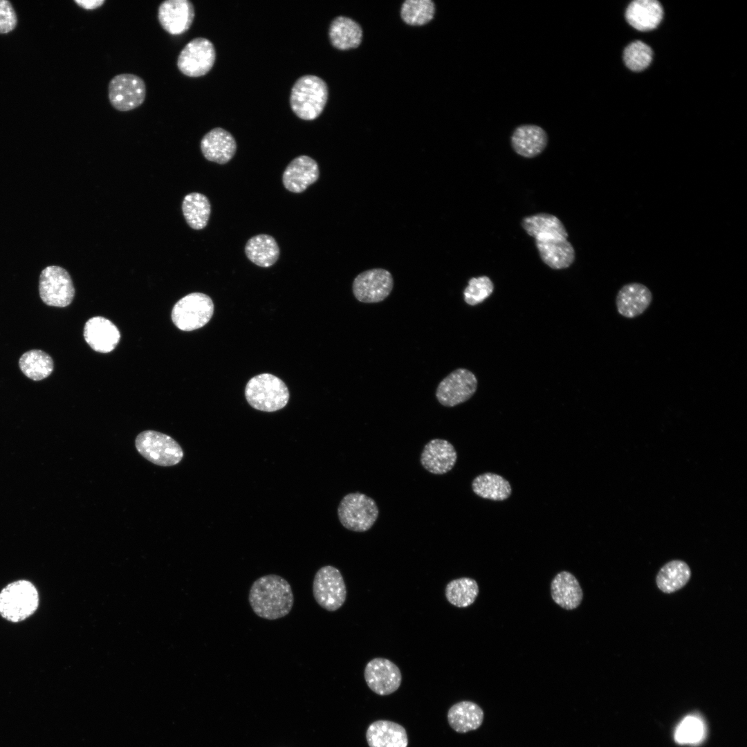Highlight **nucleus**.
I'll list each match as a JSON object with an SVG mask.
<instances>
[{"mask_svg": "<svg viewBox=\"0 0 747 747\" xmlns=\"http://www.w3.org/2000/svg\"><path fill=\"white\" fill-rule=\"evenodd\" d=\"M248 600L254 613L266 620H277L288 615L294 602L293 593L288 581L280 575L270 574L257 579L251 585Z\"/></svg>", "mask_w": 747, "mask_h": 747, "instance_id": "obj_1", "label": "nucleus"}, {"mask_svg": "<svg viewBox=\"0 0 747 747\" xmlns=\"http://www.w3.org/2000/svg\"><path fill=\"white\" fill-rule=\"evenodd\" d=\"M328 99V87L320 77L306 75L293 84L290 105L293 113L304 120L317 118L322 112Z\"/></svg>", "mask_w": 747, "mask_h": 747, "instance_id": "obj_2", "label": "nucleus"}, {"mask_svg": "<svg viewBox=\"0 0 747 747\" xmlns=\"http://www.w3.org/2000/svg\"><path fill=\"white\" fill-rule=\"evenodd\" d=\"M39 602L37 589L31 582L14 581L0 591V615L12 622L23 621L37 611Z\"/></svg>", "mask_w": 747, "mask_h": 747, "instance_id": "obj_3", "label": "nucleus"}, {"mask_svg": "<svg viewBox=\"0 0 747 747\" xmlns=\"http://www.w3.org/2000/svg\"><path fill=\"white\" fill-rule=\"evenodd\" d=\"M245 396L254 409L272 412L286 405L289 391L286 384L278 377L270 374H261L248 382Z\"/></svg>", "mask_w": 747, "mask_h": 747, "instance_id": "obj_4", "label": "nucleus"}, {"mask_svg": "<svg viewBox=\"0 0 747 747\" xmlns=\"http://www.w3.org/2000/svg\"><path fill=\"white\" fill-rule=\"evenodd\" d=\"M379 514L374 499L357 492L346 495L338 507L341 524L354 532H365L376 522Z\"/></svg>", "mask_w": 747, "mask_h": 747, "instance_id": "obj_5", "label": "nucleus"}, {"mask_svg": "<svg viewBox=\"0 0 747 747\" xmlns=\"http://www.w3.org/2000/svg\"><path fill=\"white\" fill-rule=\"evenodd\" d=\"M135 446L145 459L160 466H172L181 462L183 451L171 436L154 430H145L136 436Z\"/></svg>", "mask_w": 747, "mask_h": 747, "instance_id": "obj_6", "label": "nucleus"}, {"mask_svg": "<svg viewBox=\"0 0 747 747\" xmlns=\"http://www.w3.org/2000/svg\"><path fill=\"white\" fill-rule=\"evenodd\" d=\"M214 313L212 299L201 293H190L174 306L172 320L178 329L191 331L205 326Z\"/></svg>", "mask_w": 747, "mask_h": 747, "instance_id": "obj_7", "label": "nucleus"}, {"mask_svg": "<svg viewBox=\"0 0 747 747\" xmlns=\"http://www.w3.org/2000/svg\"><path fill=\"white\" fill-rule=\"evenodd\" d=\"M313 594L317 603L329 611L340 609L347 598V588L339 569L331 565L321 567L313 582Z\"/></svg>", "mask_w": 747, "mask_h": 747, "instance_id": "obj_8", "label": "nucleus"}, {"mask_svg": "<svg viewBox=\"0 0 747 747\" xmlns=\"http://www.w3.org/2000/svg\"><path fill=\"white\" fill-rule=\"evenodd\" d=\"M39 295L48 306L65 307L75 295L71 277L66 270L58 266H48L39 275Z\"/></svg>", "mask_w": 747, "mask_h": 747, "instance_id": "obj_9", "label": "nucleus"}, {"mask_svg": "<svg viewBox=\"0 0 747 747\" xmlns=\"http://www.w3.org/2000/svg\"><path fill=\"white\" fill-rule=\"evenodd\" d=\"M215 59L213 44L206 38L196 37L181 50L176 65L182 74L198 77L206 75L212 69Z\"/></svg>", "mask_w": 747, "mask_h": 747, "instance_id": "obj_10", "label": "nucleus"}, {"mask_svg": "<svg viewBox=\"0 0 747 747\" xmlns=\"http://www.w3.org/2000/svg\"><path fill=\"white\" fill-rule=\"evenodd\" d=\"M146 97L145 81L133 73L114 76L108 86L111 105L119 111H129L140 107Z\"/></svg>", "mask_w": 747, "mask_h": 747, "instance_id": "obj_11", "label": "nucleus"}, {"mask_svg": "<svg viewBox=\"0 0 747 747\" xmlns=\"http://www.w3.org/2000/svg\"><path fill=\"white\" fill-rule=\"evenodd\" d=\"M477 379L474 374L464 368L452 371L439 384L436 397L445 407H454L469 400L475 393Z\"/></svg>", "mask_w": 747, "mask_h": 747, "instance_id": "obj_12", "label": "nucleus"}, {"mask_svg": "<svg viewBox=\"0 0 747 747\" xmlns=\"http://www.w3.org/2000/svg\"><path fill=\"white\" fill-rule=\"evenodd\" d=\"M394 286L391 274L383 268H374L358 275L353 280V295L360 302L378 303L385 300Z\"/></svg>", "mask_w": 747, "mask_h": 747, "instance_id": "obj_13", "label": "nucleus"}, {"mask_svg": "<svg viewBox=\"0 0 747 747\" xmlns=\"http://www.w3.org/2000/svg\"><path fill=\"white\" fill-rule=\"evenodd\" d=\"M364 676L369 689L381 696L394 693L402 682L398 667L385 658H374L369 661L365 666Z\"/></svg>", "mask_w": 747, "mask_h": 747, "instance_id": "obj_14", "label": "nucleus"}, {"mask_svg": "<svg viewBox=\"0 0 747 747\" xmlns=\"http://www.w3.org/2000/svg\"><path fill=\"white\" fill-rule=\"evenodd\" d=\"M194 5L189 0H167L158 8V19L161 27L172 35L187 31L194 19Z\"/></svg>", "mask_w": 747, "mask_h": 747, "instance_id": "obj_15", "label": "nucleus"}, {"mask_svg": "<svg viewBox=\"0 0 747 747\" xmlns=\"http://www.w3.org/2000/svg\"><path fill=\"white\" fill-rule=\"evenodd\" d=\"M535 239L541 259L551 268L554 270L567 268L574 262L575 252L567 238L554 235H540Z\"/></svg>", "mask_w": 747, "mask_h": 747, "instance_id": "obj_16", "label": "nucleus"}, {"mask_svg": "<svg viewBox=\"0 0 747 747\" xmlns=\"http://www.w3.org/2000/svg\"><path fill=\"white\" fill-rule=\"evenodd\" d=\"M456 459L457 453L451 443L445 439H434L424 446L420 461L429 472L444 474L453 468Z\"/></svg>", "mask_w": 747, "mask_h": 747, "instance_id": "obj_17", "label": "nucleus"}, {"mask_svg": "<svg viewBox=\"0 0 747 747\" xmlns=\"http://www.w3.org/2000/svg\"><path fill=\"white\" fill-rule=\"evenodd\" d=\"M652 299V293L645 285L639 282L626 284L619 289L616 297L617 311L624 317L635 318L648 308Z\"/></svg>", "mask_w": 747, "mask_h": 747, "instance_id": "obj_18", "label": "nucleus"}, {"mask_svg": "<svg viewBox=\"0 0 747 747\" xmlns=\"http://www.w3.org/2000/svg\"><path fill=\"white\" fill-rule=\"evenodd\" d=\"M320 176L317 162L306 155L295 158L286 167L282 182L285 188L293 193H301L317 181Z\"/></svg>", "mask_w": 747, "mask_h": 747, "instance_id": "obj_19", "label": "nucleus"}, {"mask_svg": "<svg viewBox=\"0 0 747 747\" xmlns=\"http://www.w3.org/2000/svg\"><path fill=\"white\" fill-rule=\"evenodd\" d=\"M84 337L88 344L95 351L109 353L117 346L120 333L116 326L108 319L96 316L85 324Z\"/></svg>", "mask_w": 747, "mask_h": 747, "instance_id": "obj_20", "label": "nucleus"}, {"mask_svg": "<svg viewBox=\"0 0 747 747\" xmlns=\"http://www.w3.org/2000/svg\"><path fill=\"white\" fill-rule=\"evenodd\" d=\"M201 150L208 160L225 164L234 156L237 143L229 131L221 127H216L202 138Z\"/></svg>", "mask_w": 747, "mask_h": 747, "instance_id": "obj_21", "label": "nucleus"}, {"mask_svg": "<svg viewBox=\"0 0 747 747\" xmlns=\"http://www.w3.org/2000/svg\"><path fill=\"white\" fill-rule=\"evenodd\" d=\"M510 142L513 149L524 158H534L540 155L546 147L548 136L540 127L535 124H522L513 131Z\"/></svg>", "mask_w": 747, "mask_h": 747, "instance_id": "obj_22", "label": "nucleus"}, {"mask_svg": "<svg viewBox=\"0 0 747 747\" xmlns=\"http://www.w3.org/2000/svg\"><path fill=\"white\" fill-rule=\"evenodd\" d=\"M369 747H407V734L401 725L387 720L371 723L366 732Z\"/></svg>", "mask_w": 747, "mask_h": 747, "instance_id": "obj_23", "label": "nucleus"}, {"mask_svg": "<svg viewBox=\"0 0 747 747\" xmlns=\"http://www.w3.org/2000/svg\"><path fill=\"white\" fill-rule=\"evenodd\" d=\"M663 17V10L656 0H636L627 7L625 17L627 22L640 31L656 28Z\"/></svg>", "mask_w": 747, "mask_h": 747, "instance_id": "obj_24", "label": "nucleus"}, {"mask_svg": "<svg viewBox=\"0 0 747 747\" xmlns=\"http://www.w3.org/2000/svg\"><path fill=\"white\" fill-rule=\"evenodd\" d=\"M551 593L553 601L566 610L577 608L581 603L583 593L575 577L568 571H561L553 579Z\"/></svg>", "mask_w": 747, "mask_h": 747, "instance_id": "obj_25", "label": "nucleus"}, {"mask_svg": "<svg viewBox=\"0 0 747 747\" xmlns=\"http://www.w3.org/2000/svg\"><path fill=\"white\" fill-rule=\"evenodd\" d=\"M447 716L449 725L455 732L466 733L481 726L484 714L477 703L463 701L452 706Z\"/></svg>", "mask_w": 747, "mask_h": 747, "instance_id": "obj_26", "label": "nucleus"}, {"mask_svg": "<svg viewBox=\"0 0 747 747\" xmlns=\"http://www.w3.org/2000/svg\"><path fill=\"white\" fill-rule=\"evenodd\" d=\"M329 36L333 46L339 50H349L360 44L362 30L353 19L340 16L331 23Z\"/></svg>", "mask_w": 747, "mask_h": 747, "instance_id": "obj_27", "label": "nucleus"}, {"mask_svg": "<svg viewBox=\"0 0 747 747\" xmlns=\"http://www.w3.org/2000/svg\"><path fill=\"white\" fill-rule=\"evenodd\" d=\"M245 252L247 257L260 267H270L279 257V248L275 239L270 235L261 234L251 237L246 243Z\"/></svg>", "mask_w": 747, "mask_h": 747, "instance_id": "obj_28", "label": "nucleus"}, {"mask_svg": "<svg viewBox=\"0 0 747 747\" xmlns=\"http://www.w3.org/2000/svg\"><path fill=\"white\" fill-rule=\"evenodd\" d=\"M472 488L477 496L492 501L506 500L512 492L509 481L492 472H486L476 477L472 482Z\"/></svg>", "mask_w": 747, "mask_h": 747, "instance_id": "obj_29", "label": "nucleus"}, {"mask_svg": "<svg viewBox=\"0 0 747 747\" xmlns=\"http://www.w3.org/2000/svg\"><path fill=\"white\" fill-rule=\"evenodd\" d=\"M690 577V569L685 562L672 560L660 569L656 576V584L663 592L673 593L683 588Z\"/></svg>", "mask_w": 747, "mask_h": 747, "instance_id": "obj_30", "label": "nucleus"}, {"mask_svg": "<svg viewBox=\"0 0 747 747\" xmlns=\"http://www.w3.org/2000/svg\"><path fill=\"white\" fill-rule=\"evenodd\" d=\"M521 224L526 232L534 238L540 235L568 237L562 222L556 216L548 213L542 212L526 216Z\"/></svg>", "mask_w": 747, "mask_h": 747, "instance_id": "obj_31", "label": "nucleus"}, {"mask_svg": "<svg viewBox=\"0 0 747 747\" xmlns=\"http://www.w3.org/2000/svg\"><path fill=\"white\" fill-rule=\"evenodd\" d=\"M182 210L187 224L192 228L201 230L207 225L211 206L205 195L198 192L187 194L182 203Z\"/></svg>", "mask_w": 747, "mask_h": 747, "instance_id": "obj_32", "label": "nucleus"}, {"mask_svg": "<svg viewBox=\"0 0 747 747\" xmlns=\"http://www.w3.org/2000/svg\"><path fill=\"white\" fill-rule=\"evenodd\" d=\"M19 365L21 371L33 380L47 378L53 370L51 357L43 351L33 349L24 353L20 358Z\"/></svg>", "mask_w": 747, "mask_h": 747, "instance_id": "obj_33", "label": "nucleus"}, {"mask_svg": "<svg viewBox=\"0 0 747 747\" xmlns=\"http://www.w3.org/2000/svg\"><path fill=\"white\" fill-rule=\"evenodd\" d=\"M479 594V586L472 578L463 577L448 582L445 589L447 600L452 605L464 608L475 601Z\"/></svg>", "mask_w": 747, "mask_h": 747, "instance_id": "obj_34", "label": "nucleus"}, {"mask_svg": "<svg viewBox=\"0 0 747 747\" xmlns=\"http://www.w3.org/2000/svg\"><path fill=\"white\" fill-rule=\"evenodd\" d=\"M435 13V5L430 0H407L400 10V15L406 24L423 26L430 22Z\"/></svg>", "mask_w": 747, "mask_h": 747, "instance_id": "obj_35", "label": "nucleus"}, {"mask_svg": "<svg viewBox=\"0 0 747 747\" xmlns=\"http://www.w3.org/2000/svg\"><path fill=\"white\" fill-rule=\"evenodd\" d=\"M705 736V724L695 715L685 717L676 727L674 734L676 741L681 744H697Z\"/></svg>", "mask_w": 747, "mask_h": 747, "instance_id": "obj_36", "label": "nucleus"}, {"mask_svg": "<svg viewBox=\"0 0 747 747\" xmlns=\"http://www.w3.org/2000/svg\"><path fill=\"white\" fill-rule=\"evenodd\" d=\"M652 50L641 41L629 44L624 50L623 59L625 65L633 71H641L651 63Z\"/></svg>", "mask_w": 747, "mask_h": 747, "instance_id": "obj_37", "label": "nucleus"}, {"mask_svg": "<svg viewBox=\"0 0 747 747\" xmlns=\"http://www.w3.org/2000/svg\"><path fill=\"white\" fill-rule=\"evenodd\" d=\"M494 290V284L487 276L472 277L463 291L465 303L474 306L483 302Z\"/></svg>", "mask_w": 747, "mask_h": 747, "instance_id": "obj_38", "label": "nucleus"}, {"mask_svg": "<svg viewBox=\"0 0 747 747\" xmlns=\"http://www.w3.org/2000/svg\"><path fill=\"white\" fill-rule=\"evenodd\" d=\"M17 22L15 11L10 1L0 0V33L12 30Z\"/></svg>", "mask_w": 747, "mask_h": 747, "instance_id": "obj_39", "label": "nucleus"}, {"mask_svg": "<svg viewBox=\"0 0 747 747\" xmlns=\"http://www.w3.org/2000/svg\"><path fill=\"white\" fill-rule=\"evenodd\" d=\"M80 7L86 10H94L102 6L104 3V0H95V1H80L75 0Z\"/></svg>", "mask_w": 747, "mask_h": 747, "instance_id": "obj_40", "label": "nucleus"}]
</instances>
